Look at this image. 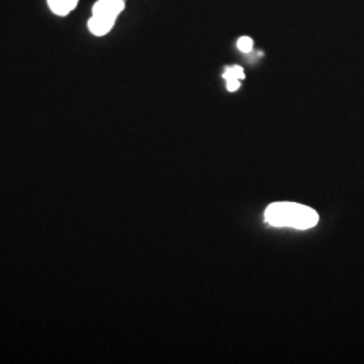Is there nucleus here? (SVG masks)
I'll list each match as a JSON object with an SVG mask.
<instances>
[{"instance_id": "obj_1", "label": "nucleus", "mask_w": 364, "mask_h": 364, "mask_svg": "<svg viewBox=\"0 0 364 364\" xmlns=\"http://www.w3.org/2000/svg\"><path fill=\"white\" fill-rule=\"evenodd\" d=\"M264 220L273 227L309 230L318 223V213L297 203H274L266 209Z\"/></svg>"}, {"instance_id": "obj_2", "label": "nucleus", "mask_w": 364, "mask_h": 364, "mask_svg": "<svg viewBox=\"0 0 364 364\" xmlns=\"http://www.w3.org/2000/svg\"><path fill=\"white\" fill-rule=\"evenodd\" d=\"M124 0H99L92 10L88 28L93 36L103 37L115 25L117 16L124 10Z\"/></svg>"}, {"instance_id": "obj_3", "label": "nucleus", "mask_w": 364, "mask_h": 364, "mask_svg": "<svg viewBox=\"0 0 364 364\" xmlns=\"http://www.w3.org/2000/svg\"><path fill=\"white\" fill-rule=\"evenodd\" d=\"M223 78L227 81V90L230 92L237 91L240 88V80L245 78V70L242 66H231L227 68Z\"/></svg>"}, {"instance_id": "obj_4", "label": "nucleus", "mask_w": 364, "mask_h": 364, "mask_svg": "<svg viewBox=\"0 0 364 364\" xmlns=\"http://www.w3.org/2000/svg\"><path fill=\"white\" fill-rule=\"evenodd\" d=\"M78 0H48L53 13L58 16H65L77 7Z\"/></svg>"}, {"instance_id": "obj_5", "label": "nucleus", "mask_w": 364, "mask_h": 364, "mask_svg": "<svg viewBox=\"0 0 364 364\" xmlns=\"http://www.w3.org/2000/svg\"><path fill=\"white\" fill-rule=\"evenodd\" d=\"M252 45H254V42H252V38H250V37H242V38H239V41H237V49L240 52H251L252 50Z\"/></svg>"}]
</instances>
